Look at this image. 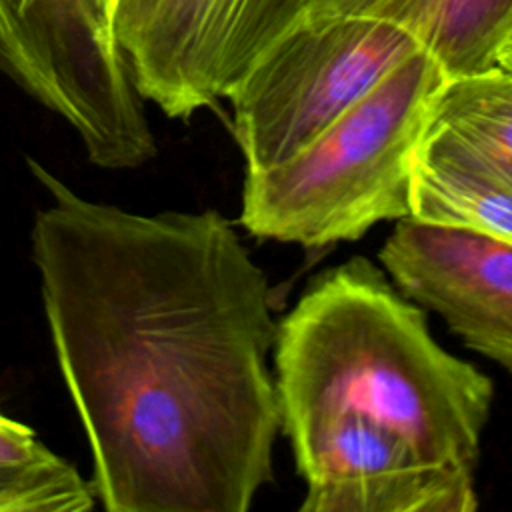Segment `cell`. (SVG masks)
I'll return each instance as SVG.
<instances>
[{
  "label": "cell",
  "mask_w": 512,
  "mask_h": 512,
  "mask_svg": "<svg viewBox=\"0 0 512 512\" xmlns=\"http://www.w3.org/2000/svg\"><path fill=\"white\" fill-rule=\"evenodd\" d=\"M116 0H0V70L64 118L90 164L130 170L158 154L114 36Z\"/></svg>",
  "instance_id": "5"
},
{
  "label": "cell",
  "mask_w": 512,
  "mask_h": 512,
  "mask_svg": "<svg viewBox=\"0 0 512 512\" xmlns=\"http://www.w3.org/2000/svg\"><path fill=\"white\" fill-rule=\"evenodd\" d=\"M340 0H308V6H326V4H334Z\"/></svg>",
  "instance_id": "14"
},
{
  "label": "cell",
  "mask_w": 512,
  "mask_h": 512,
  "mask_svg": "<svg viewBox=\"0 0 512 512\" xmlns=\"http://www.w3.org/2000/svg\"><path fill=\"white\" fill-rule=\"evenodd\" d=\"M308 0H116L114 36L134 90L188 120L226 98Z\"/></svg>",
  "instance_id": "6"
},
{
  "label": "cell",
  "mask_w": 512,
  "mask_h": 512,
  "mask_svg": "<svg viewBox=\"0 0 512 512\" xmlns=\"http://www.w3.org/2000/svg\"><path fill=\"white\" fill-rule=\"evenodd\" d=\"M272 350L284 434L354 414L402 434L430 464L474 470L492 380L436 344L422 310L370 260L322 272Z\"/></svg>",
  "instance_id": "2"
},
{
  "label": "cell",
  "mask_w": 512,
  "mask_h": 512,
  "mask_svg": "<svg viewBox=\"0 0 512 512\" xmlns=\"http://www.w3.org/2000/svg\"><path fill=\"white\" fill-rule=\"evenodd\" d=\"M96 508L90 482L66 458L0 472V512H88Z\"/></svg>",
  "instance_id": "11"
},
{
  "label": "cell",
  "mask_w": 512,
  "mask_h": 512,
  "mask_svg": "<svg viewBox=\"0 0 512 512\" xmlns=\"http://www.w3.org/2000/svg\"><path fill=\"white\" fill-rule=\"evenodd\" d=\"M380 262L412 302L440 314L468 348L512 372V242L402 218Z\"/></svg>",
  "instance_id": "7"
},
{
  "label": "cell",
  "mask_w": 512,
  "mask_h": 512,
  "mask_svg": "<svg viewBox=\"0 0 512 512\" xmlns=\"http://www.w3.org/2000/svg\"><path fill=\"white\" fill-rule=\"evenodd\" d=\"M308 8L364 14L400 26L446 80L498 68L512 46V0H340Z\"/></svg>",
  "instance_id": "9"
},
{
  "label": "cell",
  "mask_w": 512,
  "mask_h": 512,
  "mask_svg": "<svg viewBox=\"0 0 512 512\" xmlns=\"http://www.w3.org/2000/svg\"><path fill=\"white\" fill-rule=\"evenodd\" d=\"M480 152L512 182V74L492 68L444 80L432 104V120Z\"/></svg>",
  "instance_id": "10"
},
{
  "label": "cell",
  "mask_w": 512,
  "mask_h": 512,
  "mask_svg": "<svg viewBox=\"0 0 512 512\" xmlns=\"http://www.w3.org/2000/svg\"><path fill=\"white\" fill-rule=\"evenodd\" d=\"M500 68H504V70H508L512 74V46L504 52V56L500 60Z\"/></svg>",
  "instance_id": "13"
},
{
  "label": "cell",
  "mask_w": 512,
  "mask_h": 512,
  "mask_svg": "<svg viewBox=\"0 0 512 512\" xmlns=\"http://www.w3.org/2000/svg\"><path fill=\"white\" fill-rule=\"evenodd\" d=\"M444 80L416 50L302 150L246 172L240 224L258 238L318 248L408 218L412 160Z\"/></svg>",
  "instance_id": "3"
},
{
  "label": "cell",
  "mask_w": 512,
  "mask_h": 512,
  "mask_svg": "<svg viewBox=\"0 0 512 512\" xmlns=\"http://www.w3.org/2000/svg\"><path fill=\"white\" fill-rule=\"evenodd\" d=\"M60 456L38 440L34 428L0 412V472L56 462Z\"/></svg>",
  "instance_id": "12"
},
{
  "label": "cell",
  "mask_w": 512,
  "mask_h": 512,
  "mask_svg": "<svg viewBox=\"0 0 512 512\" xmlns=\"http://www.w3.org/2000/svg\"><path fill=\"white\" fill-rule=\"evenodd\" d=\"M416 50L388 20L306 8L226 96L246 172L302 150Z\"/></svg>",
  "instance_id": "4"
},
{
  "label": "cell",
  "mask_w": 512,
  "mask_h": 512,
  "mask_svg": "<svg viewBox=\"0 0 512 512\" xmlns=\"http://www.w3.org/2000/svg\"><path fill=\"white\" fill-rule=\"evenodd\" d=\"M408 218L512 242V182L450 128L430 122L412 160Z\"/></svg>",
  "instance_id": "8"
},
{
  "label": "cell",
  "mask_w": 512,
  "mask_h": 512,
  "mask_svg": "<svg viewBox=\"0 0 512 512\" xmlns=\"http://www.w3.org/2000/svg\"><path fill=\"white\" fill-rule=\"evenodd\" d=\"M50 202L32 262L106 512H246L282 428L270 286L216 210L94 202L28 158Z\"/></svg>",
  "instance_id": "1"
}]
</instances>
